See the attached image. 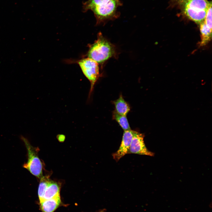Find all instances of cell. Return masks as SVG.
Wrapping results in <instances>:
<instances>
[{"label": "cell", "mask_w": 212, "mask_h": 212, "mask_svg": "<svg viewBox=\"0 0 212 212\" xmlns=\"http://www.w3.org/2000/svg\"><path fill=\"white\" fill-rule=\"evenodd\" d=\"M122 5L120 0H88L84 4V8L86 11L91 10L97 24H100L118 18L120 15L118 8Z\"/></svg>", "instance_id": "obj_1"}, {"label": "cell", "mask_w": 212, "mask_h": 212, "mask_svg": "<svg viewBox=\"0 0 212 212\" xmlns=\"http://www.w3.org/2000/svg\"><path fill=\"white\" fill-rule=\"evenodd\" d=\"M116 54L114 46L105 38L101 33H98L97 38L90 45L87 53L88 58L102 64Z\"/></svg>", "instance_id": "obj_2"}, {"label": "cell", "mask_w": 212, "mask_h": 212, "mask_svg": "<svg viewBox=\"0 0 212 212\" xmlns=\"http://www.w3.org/2000/svg\"><path fill=\"white\" fill-rule=\"evenodd\" d=\"M21 138L26 148L27 154V162L23 167L32 174L40 179L43 176V164L38 156L39 148L32 146L24 137L21 136Z\"/></svg>", "instance_id": "obj_3"}, {"label": "cell", "mask_w": 212, "mask_h": 212, "mask_svg": "<svg viewBox=\"0 0 212 212\" xmlns=\"http://www.w3.org/2000/svg\"><path fill=\"white\" fill-rule=\"evenodd\" d=\"M78 63L83 73L90 83L91 87L88 97L90 98L94 85L100 76L99 64L88 57L80 60L78 62Z\"/></svg>", "instance_id": "obj_4"}, {"label": "cell", "mask_w": 212, "mask_h": 212, "mask_svg": "<svg viewBox=\"0 0 212 212\" xmlns=\"http://www.w3.org/2000/svg\"><path fill=\"white\" fill-rule=\"evenodd\" d=\"M144 135L135 131L128 154H135L153 156L154 154L148 150L144 140Z\"/></svg>", "instance_id": "obj_5"}, {"label": "cell", "mask_w": 212, "mask_h": 212, "mask_svg": "<svg viewBox=\"0 0 212 212\" xmlns=\"http://www.w3.org/2000/svg\"><path fill=\"white\" fill-rule=\"evenodd\" d=\"M134 132L131 129L124 131L120 146L117 150L112 155L113 158L116 162L128 154Z\"/></svg>", "instance_id": "obj_6"}, {"label": "cell", "mask_w": 212, "mask_h": 212, "mask_svg": "<svg viewBox=\"0 0 212 212\" xmlns=\"http://www.w3.org/2000/svg\"><path fill=\"white\" fill-rule=\"evenodd\" d=\"M178 2L183 7L207 10L211 2L206 0H177Z\"/></svg>", "instance_id": "obj_7"}, {"label": "cell", "mask_w": 212, "mask_h": 212, "mask_svg": "<svg viewBox=\"0 0 212 212\" xmlns=\"http://www.w3.org/2000/svg\"><path fill=\"white\" fill-rule=\"evenodd\" d=\"M207 10L186 7L183 8V12L186 15L188 18L199 25L205 21Z\"/></svg>", "instance_id": "obj_8"}, {"label": "cell", "mask_w": 212, "mask_h": 212, "mask_svg": "<svg viewBox=\"0 0 212 212\" xmlns=\"http://www.w3.org/2000/svg\"><path fill=\"white\" fill-rule=\"evenodd\" d=\"M60 187L59 183L49 178L44 191L42 201L60 196Z\"/></svg>", "instance_id": "obj_9"}, {"label": "cell", "mask_w": 212, "mask_h": 212, "mask_svg": "<svg viewBox=\"0 0 212 212\" xmlns=\"http://www.w3.org/2000/svg\"><path fill=\"white\" fill-rule=\"evenodd\" d=\"M40 203V207L42 212H54L61 205L60 196L52 198L43 200Z\"/></svg>", "instance_id": "obj_10"}, {"label": "cell", "mask_w": 212, "mask_h": 212, "mask_svg": "<svg viewBox=\"0 0 212 212\" xmlns=\"http://www.w3.org/2000/svg\"><path fill=\"white\" fill-rule=\"evenodd\" d=\"M113 103L115 107V111L120 115L126 116L130 110L129 105L124 100L122 95L118 99L113 101Z\"/></svg>", "instance_id": "obj_11"}, {"label": "cell", "mask_w": 212, "mask_h": 212, "mask_svg": "<svg viewBox=\"0 0 212 212\" xmlns=\"http://www.w3.org/2000/svg\"><path fill=\"white\" fill-rule=\"evenodd\" d=\"M200 30L202 36L201 45H205L211 39V30L206 26L205 21L200 24Z\"/></svg>", "instance_id": "obj_12"}, {"label": "cell", "mask_w": 212, "mask_h": 212, "mask_svg": "<svg viewBox=\"0 0 212 212\" xmlns=\"http://www.w3.org/2000/svg\"><path fill=\"white\" fill-rule=\"evenodd\" d=\"M112 118L124 131L131 130L126 116L120 115L114 110L112 113Z\"/></svg>", "instance_id": "obj_13"}, {"label": "cell", "mask_w": 212, "mask_h": 212, "mask_svg": "<svg viewBox=\"0 0 212 212\" xmlns=\"http://www.w3.org/2000/svg\"><path fill=\"white\" fill-rule=\"evenodd\" d=\"M205 22L207 26L212 30V4L206 11Z\"/></svg>", "instance_id": "obj_14"}, {"label": "cell", "mask_w": 212, "mask_h": 212, "mask_svg": "<svg viewBox=\"0 0 212 212\" xmlns=\"http://www.w3.org/2000/svg\"><path fill=\"white\" fill-rule=\"evenodd\" d=\"M57 138L59 141H63L65 138V136L63 135H59L57 136Z\"/></svg>", "instance_id": "obj_15"}, {"label": "cell", "mask_w": 212, "mask_h": 212, "mask_svg": "<svg viewBox=\"0 0 212 212\" xmlns=\"http://www.w3.org/2000/svg\"><path fill=\"white\" fill-rule=\"evenodd\" d=\"M99 212H105V210H102L99 211Z\"/></svg>", "instance_id": "obj_16"}]
</instances>
